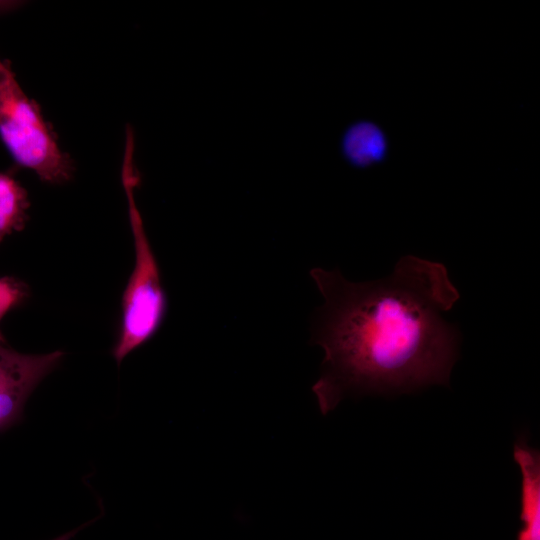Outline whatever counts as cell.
Masks as SVG:
<instances>
[{
	"label": "cell",
	"instance_id": "obj_1",
	"mask_svg": "<svg viewBox=\"0 0 540 540\" xmlns=\"http://www.w3.org/2000/svg\"><path fill=\"white\" fill-rule=\"evenodd\" d=\"M323 296L312 342L324 350L313 386L327 413L348 393L396 395L448 385L460 334L444 315L460 298L440 262L403 256L385 278L351 282L313 268Z\"/></svg>",
	"mask_w": 540,
	"mask_h": 540
},
{
	"label": "cell",
	"instance_id": "obj_2",
	"mask_svg": "<svg viewBox=\"0 0 540 540\" xmlns=\"http://www.w3.org/2000/svg\"><path fill=\"white\" fill-rule=\"evenodd\" d=\"M134 139L127 133L122 169V182L127 196L128 215L134 241V267L123 294L122 324L113 348V357L120 364L136 348L149 340L159 329L166 312V296L159 268L147 238L134 191L138 176L133 163Z\"/></svg>",
	"mask_w": 540,
	"mask_h": 540
},
{
	"label": "cell",
	"instance_id": "obj_3",
	"mask_svg": "<svg viewBox=\"0 0 540 540\" xmlns=\"http://www.w3.org/2000/svg\"><path fill=\"white\" fill-rule=\"evenodd\" d=\"M0 136L14 160L48 183L68 181L73 172L69 156L58 146L39 108L0 59Z\"/></svg>",
	"mask_w": 540,
	"mask_h": 540
},
{
	"label": "cell",
	"instance_id": "obj_4",
	"mask_svg": "<svg viewBox=\"0 0 540 540\" xmlns=\"http://www.w3.org/2000/svg\"><path fill=\"white\" fill-rule=\"evenodd\" d=\"M513 457L521 472L522 528L517 540H540V452L521 437L514 444Z\"/></svg>",
	"mask_w": 540,
	"mask_h": 540
},
{
	"label": "cell",
	"instance_id": "obj_5",
	"mask_svg": "<svg viewBox=\"0 0 540 540\" xmlns=\"http://www.w3.org/2000/svg\"><path fill=\"white\" fill-rule=\"evenodd\" d=\"M62 357L61 351L23 354L7 347L5 340H0V392L20 388L34 390Z\"/></svg>",
	"mask_w": 540,
	"mask_h": 540
},
{
	"label": "cell",
	"instance_id": "obj_6",
	"mask_svg": "<svg viewBox=\"0 0 540 540\" xmlns=\"http://www.w3.org/2000/svg\"><path fill=\"white\" fill-rule=\"evenodd\" d=\"M341 150L350 165L367 168L384 160L387 152L386 136L375 123L357 121L345 130Z\"/></svg>",
	"mask_w": 540,
	"mask_h": 540
},
{
	"label": "cell",
	"instance_id": "obj_7",
	"mask_svg": "<svg viewBox=\"0 0 540 540\" xmlns=\"http://www.w3.org/2000/svg\"><path fill=\"white\" fill-rule=\"evenodd\" d=\"M28 207L26 190L10 174L0 173V243L24 227Z\"/></svg>",
	"mask_w": 540,
	"mask_h": 540
},
{
	"label": "cell",
	"instance_id": "obj_8",
	"mask_svg": "<svg viewBox=\"0 0 540 540\" xmlns=\"http://www.w3.org/2000/svg\"><path fill=\"white\" fill-rule=\"evenodd\" d=\"M33 389L20 388L6 392H0V430L16 422L22 415V411Z\"/></svg>",
	"mask_w": 540,
	"mask_h": 540
},
{
	"label": "cell",
	"instance_id": "obj_9",
	"mask_svg": "<svg viewBox=\"0 0 540 540\" xmlns=\"http://www.w3.org/2000/svg\"><path fill=\"white\" fill-rule=\"evenodd\" d=\"M25 294V286L20 281L10 277H0V320L22 301ZM0 340H4L1 332Z\"/></svg>",
	"mask_w": 540,
	"mask_h": 540
},
{
	"label": "cell",
	"instance_id": "obj_10",
	"mask_svg": "<svg viewBox=\"0 0 540 540\" xmlns=\"http://www.w3.org/2000/svg\"><path fill=\"white\" fill-rule=\"evenodd\" d=\"M94 520L92 521H89L81 526H79L78 528L76 529H73L61 536H58L57 538L53 539V540H70L72 537H74L80 530H82L84 527L88 526L89 524H91Z\"/></svg>",
	"mask_w": 540,
	"mask_h": 540
},
{
	"label": "cell",
	"instance_id": "obj_11",
	"mask_svg": "<svg viewBox=\"0 0 540 540\" xmlns=\"http://www.w3.org/2000/svg\"><path fill=\"white\" fill-rule=\"evenodd\" d=\"M16 3L15 2H3L0 1V11L5 9H11Z\"/></svg>",
	"mask_w": 540,
	"mask_h": 540
}]
</instances>
